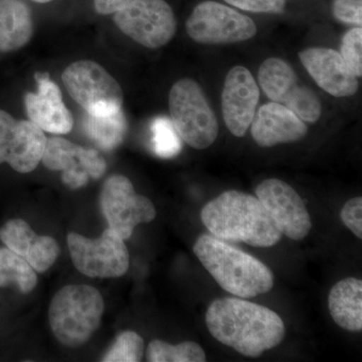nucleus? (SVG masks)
<instances>
[{
	"instance_id": "27",
	"label": "nucleus",
	"mask_w": 362,
	"mask_h": 362,
	"mask_svg": "<svg viewBox=\"0 0 362 362\" xmlns=\"http://www.w3.org/2000/svg\"><path fill=\"white\" fill-rule=\"evenodd\" d=\"M59 252L61 250L59 244L54 238L39 235L25 259L33 270L42 273L54 265L58 259Z\"/></svg>"
},
{
	"instance_id": "24",
	"label": "nucleus",
	"mask_w": 362,
	"mask_h": 362,
	"mask_svg": "<svg viewBox=\"0 0 362 362\" xmlns=\"http://www.w3.org/2000/svg\"><path fill=\"white\" fill-rule=\"evenodd\" d=\"M37 235L25 221L11 220L0 228V240L9 250L20 255L23 259L37 242Z\"/></svg>"
},
{
	"instance_id": "5",
	"label": "nucleus",
	"mask_w": 362,
	"mask_h": 362,
	"mask_svg": "<svg viewBox=\"0 0 362 362\" xmlns=\"http://www.w3.org/2000/svg\"><path fill=\"white\" fill-rule=\"evenodd\" d=\"M171 122L181 139L194 149L211 146L218 135V123L201 86L182 78L169 93Z\"/></svg>"
},
{
	"instance_id": "32",
	"label": "nucleus",
	"mask_w": 362,
	"mask_h": 362,
	"mask_svg": "<svg viewBox=\"0 0 362 362\" xmlns=\"http://www.w3.org/2000/svg\"><path fill=\"white\" fill-rule=\"evenodd\" d=\"M132 1L133 0H94V6L98 13L107 16L117 13Z\"/></svg>"
},
{
	"instance_id": "20",
	"label": "nucleus",
	"mask_w": 362,
	"mask_h": 362,
	"mask_svg": "<svg viewBox=\"0 0 362 362\" xmlns=\"http://www.w3.org/2000/svg\"><path fill=\"white\" fill-rule=\"evenodd\" d=\"M33 35L32 11L23 0H0V52L28 44Z\"/></svg>"
},
{
	"instance_id": "4",
	"label": "nucleus",
	"mask_w": 362,
	"mask_h": 362,
	"mask_svg": "<svg viewBox=\"0 0 362 362\" xmlns=\"http://www.w3.org/2000/svg\"><path fill=\"white\" fill-rule=\"evenodd\" d=\"M104 309L103 297L96 288L66 286L54 295L49 305L52 334L64 346H82L100 327Z\"/></svg>"
},
{
	"instance_id": "8",
	"label": "nucleus",
	"mask_w": 362,
	"mask_h": 362,
	"mask_svg": "<svg viewBox=\"0 0 362 362\" xmlns=\"http://www.w3.org/2000/svg\"><path fill=\"white\" fill-rule=\"evenodd\" d=\"M114 23L136 42L159 49L175 37L176 20L165 0H133L114 13Z\"/></svg>"
},
{
	"instance_id": "16",
	"label": "nucleus",
	"mask_w": 362,
	"mask_h": 362,
	"mask_svg": "<svg viewBox=\"0 0 362 362\" xmlns=\"http://www.w3.org/2000/svg\"><path fill=\"white\" fill-rule=\"evenodd\" d=\"M37 93H28L25 97L28 118L40 129L52 134H68L73 129L74 119L64 104L61 90L49 74L37 73Z\"/></svg>"
},
{
	"instance_id": "11",
	"label": "nucleus",
	"mask_w": 362,
	"mask_h": 362,
	"mask_svg": "<svg viewBox=\"0 0 362 362\" xmlns=\"http://www.w3.org/2000/svg\"><path fill=\"white\" fill-rule=\"evenodd\" d=\"M258 78L272 102L284 105L304 122L315 123L320 119L319 98L306 86L299 84L296 73L283 59H267L259 66Z\"/></svg>"
},
{
	"instance_id": "19",
	"label": "nucleus",
	"mask_w": 362,
	"mask_h": 362,
	"mask_svg": "<svg viewBox=\"0 0 362 362\" xmlns=\"http://www.w3.org/2000/svg\"><path fill=\"white\" fill-rule=\"evenodd\" d=\"M330 315L338 326L351 332L362 329V281L346 278L330 290L328 297Z\"/></svg>"
},
{
	"instance_id": "30",
	"label": "nucleus",
	"mask_w": 362,
	"mask_h": 362,
	"mask_svg": "<svg viewBox=\"0 0 362 362\" xmlns=\"http://www.w3.org/2000/svg\"><path fill=\"white\" fill-rule=\"evenodd\" d=\"M333 14L342 23L361 26L362 1L361 0H334Z\"/></svg>"
},
{
	"instance_id": "7",
	"label": "nucleus",
	"mask_w": 362,
	"mask_h": 362,
	"mask_svg": "<svg viewBox=\"0 0 362 362\" xmlns=\"http://www.w3.org/2000/svg\"><path fill=\"white\" fill-rule=\"evenodd\" d=\"M66 242L74 266L88 277H122L129 269L127 247L122 238L110 228L97 239L70 233Z\"/></svg>"
},
{
	"instance_id": "1",
	"label": "nucleus",
	"mask_w": 362,
	"mask_h": 362,
	"mask_svg": "<svg viewBox=\"0 0 362 362\" xmlns=\"http://www.w3.org/2000/svg\"><path fill=\"white\" fill-rule=\"evenodd\" d=\"M206 323L218 342L247 357L261 356L278 346L286 334L285 324L276 312L239 297L214 301Z\"/></svg>"
},
{
	"instance_id": "28",
	"label": "nucleus",
	"mask_w": 362,
	"mask_h": 362,
	"mask_svg": "<svg viewBox=\"0 0 362 362\" xmlns=\"http://www.w3.org/2000/svg\"><path fill=\"white\" fill-rule=\"evenodd\" d=\"M345 64L356 78L362 76V28H351L342 39L341 52Z\"/></svg>"
},
{
	"instance_id": "23",
	"label": "nucleus",
	"mask_w": 362,
	"mask_h": 362,
	"mask_svg": "<svg viewBox=\"0 0 362 362\" xmlns=\"http://www.w3.org/2000/svg\"><path fill=\"white\" fill-rule=\"evenodd\" d=\"M147 361L150 362H204L206 354L201 345L185 341L171 345L161 340H153L147 349Z\"/></svg>"
},
{
	"instance_id": "26",
	"label": "nucleus",
	"mask_w": 362,
	"mask_h": 362,
	"mask_svg": "<svg viewBox=\"0 0 362 362\" xmlns=\"http://www.w3.org/2000/svg\"><path fill=\"white\" fill-rule=\"evenodd\" d=\"M144 354V340L134 331H124L102 358L105 362H138Z\"/></svg>"
},
{
	"instance_id": "13",
	"label": "nucleus",
	"mask_w": 362,
	"mask_h": 362,
	"mask_svg": "<svg viewBox=\"0 0 362 362\" xmlns=\"http://www.w3.org/2000/svg\"><path fill=\"white\" fill-rule=\"evenodd\" d=\"M256 195L282 235L304 240L310 233L311 218L301 197L285 181L271 178L259 183Z\"/></svg>"
},
{
	"instance_id": "6",
	"label": "nucleus",
	"mask_w": 362,
	"mask_h": 362,
	"mask_svg": "<svg viewBox=\"0 0 362 362\" xmlns=\"http://www.w3.org/2000/svg\"><path fill=\"white\" fill-rule=\"evenodd\" d=\"M62 78L70 96L87 114L111 115L122 110V88L99 64L75 62L66 66Z\"/></svg>"
},
{
	"instance_id": "9",
	"label": "nucleus",
	"mask_w": 362,
	"mask_h": 362,
	"mask_svg": "<svg viewBox=\"0 0 362 362\" xmlns=\"http://www.w3.org/2000/svg\"><path fill=\"white\" fill-rule=\"evenodd\" d=\"M190 39L202 45H228L254 37L257 26L239 11L216 1L195 7L187 21Z\"/></svg>"
},
{
	"instance_id": "3",
	"label": "nucleus",
	"mask_w": 362,
	"mask_h": 362,
	"mask_svg": "<svg viewBox=\"0 0 362 362\" xmlns=\"http://www.w3.org/2000/svg\"><path fill=\"white\" fill-rule=\"evenodd\" d=\"M194 252L216 282L233 296L247 299L273 288V273L263 262L225 240L202 235Z\"/></svg>"
},
{
	"instance_id": "10",
	"label": "nucleus",
	"mask_w": 362,
	"mask_h": 362,
	"mask_svg": "<svg viewBox=\"0 0 362 362\" xmlns=\"http://www.w3.org/2000/svg\"><path fill=\"white\" fill-rule=\"evenodd\" d=\"M100 206L108 228L124 240L129 239L136 226L156 218L154 204L144 195L136 194L129 178L113 175L105 181L100 194Z\"/></svg>"
},
{
	"instance_id": "25",
	"label": "nucleus",
	"mask_w": 362,
	"mask_h": 362,
	"mask_svg": "<svg viewBox=\"0 0 362 362\" xmlns=\"http://www.w3.org/2000/svg\"><path fill=\"white\" fill-rule=\"evenodd\" d=\"M151 133L152 146L157 156L168 159L180 153L181 138L168 118H156L151 124Z\"/></svg>"
},
{
	"instance_id": "14",
	"label": "nucleus",
	"mask_w": 362,
	"mask_h": 362,
	"mask_svg": "<svg viewBox=\"0 0 362 362\" xmlns=\"http://www.w3.org/2000/svg\"><path fill=\"white\" fill-rule=\"evenodd\" d=\"M47 139L32 121L16 120L0 110V164L8 163L20 173H32L42 161Z\"/></svg>"
},
{
	"instance_id": "21",
	"label": "nucleus",
	"mask_w": 362,
	"mask_h": 362,
	"mask_svg": "<svg viewBox=\"0 0 362 362\" xmlns=\"http://www.w3.org/2000/svg\"><path fill=\"white\" fill-rule=\"evenodd\" d=\"M84 128L87 135L100 148L110 151L123 142L127 131V121L122 110L111 115L96 116L87 114L85 117Z\"/></svg>"
},
{
	"instance_id": "17",
	"label": "nucleus",
	"mask_w": 362,
	"mask_h": 362,
	"mask_svg": "<svg viewBox=\"0 0 362 362\" xmlns=\"http://www.w3.org/2000/svg\"><path fill=\"white\" fill-rule=\"evenodd\" d=\"M299 58L316 84L337 98L354 96L358 81L341 54L327 47H311L299 52Z\"/></svg>"
},
{
	"instance_id": "18",
	"label": "nucleus",
	"mask_w": 362,
	"mask_h": 362,
	"mask_svg": "<svg viewBox=\"0 0 362 362\" xmlns=\"http://www.w3.org/2000/svg\"><path fill=\"white\" fill-rule=\"evenodd\" d=\"M308 127L284 105L267 103L255 114L251 123L252 139L261 147H273L303 139Z\"/></svg>"
},
{
	"instance_id": "2",
	"label": "nucleus",
	"mask_w": 362,
	"mask_h": 362,
	"mask_svg": "<svg viewBox=\"0 0 362 362\" xmlns=\"http://www.w3.org/2000/svg\"><path fill=\"white\" fill-rule=\"evenodd\" d=\"M202 221L214 237L225 242L270 247L282 239L258 197L238 190H228L207 202Z\"/></svg>"
},
{
	"instance_id": "31",
	"label": "nucleus",
	"mask_w": 362,
	"mask_h": 362,
	"mask_svg": "<svg viewBox=\"0 0 362 362\" xmlns=\"http://www.w3.org/2000/svg\"><path fill=\"white\" fill-rule=\"evenodd\" d=\"M342 223L351 230L358 239H362V199L354 197L349 199L340 213Z\"/></svg>"
},
{
	"instance_id": "22",
	"label": "nucleus",
	"mask_w": 362,
	"mask_h": 362,
	"mask_svg": "<svg viewBox=\"0 0 362 362\" xmlns=\"http://www.w3.org/2000/svg\"><path fill=\"white\" fill-rule=\"evenodd\" d=\"M37 283V274L25 259L8 247L0 249V287L16 284L26 294L35 289Z\"/></svg>"
},
{
	"instance_id": "33",
	"label": "nucleus",
	"mask_w": 362,
	"mask_h": 362,
	"mask_svg": "<svg viewBox=\"0 0 362 362\" xmlns=\"http://www.w3.org/2000/svg\"><path fill=\"white\" fill-rule=\"evenodd\" d=\"M33 1L37 2V4H47V2H51L52 0H33Z\"/></svg>"
},
{
	"instance_id": "12",
	"label": "nucleus",
	"mask_w": 362,
	"mask_h": 362,
	"mask_svg": "<svg viewBox=\"0 0 362 362\" xmlns=\"http://www.w3.org/2000/svg\"><path fill=\"white\" fill-rule=\"evenodd\" d=\"M45 168L63 171L62 180L71 189L84 187L90 178L105 175L107 163L96 149H87L61 137L47 139L42 158Z\"/></svg>"
},
{
	"instance_id": "15",
	"label": "nucleus",
	"mask_w": 362,
	"mask_h": 362,
	"mask_svg": "<svg viewBox=\"0 0 362 362\" xmlns=\"http://www.w3.org/2000/svg\"><path fill=\"white\" fill-rule=\"evenodd\" d=\"M259 99V87L251 71L243 66L228 71L221 93V108L226 127L235 137L246 134Z\"/></svg>"
},
{
	"instance_id": "29",
	"label": "nucleus",
	"mask_w": 362,
	"mask_h": 362,
	"mask_svg": "<svg viewBox=\"0 0 362 362\" xmlns=\"http://www.w3.org/2000/svg\"><path fill=\"white\" fill-rule=\"evenodd\" d=\"M230 6L256 13H283L286 0H225Z\"/></svg>"
}]
</instances>
